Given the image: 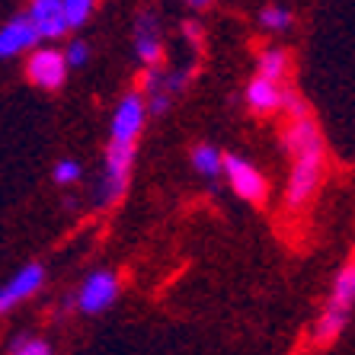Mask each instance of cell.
I'll return each instance as SVG.
<instances>
[{
	"label": "cell",
	"instance_id": "6da1fadb",
	"mask_svg": "<svg viewBox=\"0 0 355 355\" xmlns=\"http://www.w3.org/2000/svg\"><path fill=\"white\" fill-rule=\"evenodd\" d=\"M135 150L138 144H125V141H109L106 148V164H103V180H99V192L96 202L103 208L116 205L119 198L128 189L132 180V166H135Z\"/></svg>",
	"mask_w": 355,
	"mask_h": 355
},
{
	"label": "cell",
	"instance_id": "7a4b0ae2",
	"mask_svg": "<svg viewBox=\"0 0 355 355\" xmlns=\"http://www.w3.org/2000/svg\"><path fill=\"white\" fill-rule=\"evenodd\" d=\"M352 301H355V288H352V272L343 269L333 282V291L327 297V307L323 314L317 317V327H314V339L320 346H330L333 339L339 333L346 330V320H349V311H352Z\"/></svg>",
	"mask_w": 355,
	"mask_h": 355
},
{
	"label": "cell",
	"instance_id": "3957f363",
	"mask_svg": "<svg viewBox=\"0 0 355 355\" xmlns=\"http://www.w3.org/2000/svg\"><path fill=\"white\" fill-rule=\"evenodd\" d=\"M323 180V148H311L295 154V164H291L288 173V186H285V202L288 208H304L311 198L317 196Z\"/></svg>",
	"mask_w": 355,
	"mask_h": 355
},
{
	"label": "cell",
	"instance_id": "277c9868",
	"mask_svg": "<svg viewBox=\"0 0 355 355\" xmlns=\"http://www.w3.org/2000/svg\"><path fill=\"white\" fill-rule=\"evenodd\" d=\"M67 71H71V64H67L64 51L55 45H35L26 58V80L39 90H61L67 80Z\"/></svg>",
	"mask_w": 355,
	"mask_h": 355
},
{
	"label": "cell",
	"instance_id": "5b68a950",
	"mask_svg": "<svg viewBox=\"0 0 355 355\" xmlns=\"http://www.w3.org/2000/svg\"><path fill=\"white\" fill-rule=\"evenodd\" d=\"M186 87V74L182 71H164L160 64H148L144 77H141V96L148 103V116H164L173 96H180Z\"/></svg>",
	"mask_w": 355,
	"mask_h": 355
},
{
	"label": "cell",
	"instance_id": "8992f818",
	"mask_svg": "<svg viewBox=\"0 0 355 355\" xmlns=\"http://www.w3.org/2000/svg\"><path fill=\"white\" fill-rule=\"evenodd\" d=\"M221 173H224V180H227V186L234 189V196H240L243 202H250V205H259V202H266V196H269L266 176L259 173L250 160L240 157V154H224Z\"/></svg>",
	"mask_w": 355,
	"mask_h": 355
},
{
	"label": "cell",
	"instance_id": "52a82bcc",
	"mask_svg": "<svg viewBox=\"0 0 355 355\" xmlns=\"http://www.w3.org/2000/svg\"><path fill=\"white\" fill-rule=\"evenodd\" d=\"M116 297H119L116 272L99 269V272H90L87 279L80 282V288H77V295H74L71 304H74L80 314H103L106 307L116 304Z\"/></svg>",
	"mask_w": 355,
	"mask_h": 355
},
{
	"label": "cell",
	"instance_id": "ba28073f",
	"mask_svg": "<svg viewBox=\"0 0 355 355\" xmlns=\"http://www.w3.org/2000/svg\"><path fill=\"white\" fill-rule=\"evenodd\" d=\"M148 122V103L141 96V90L125 93L119 99L116 112H112V125H109V141H125V144H138L141 132Z\"/></svg>",
	"mask_w": 355,
	"mask_h": 355
},
{
	"label": "cell",
	"instance_id": "9c48e42d",
	"mask_svg": "<svg viewBox=\"0 0 355 355\" xmlns=\"http://www.w3.org/2000/svg\"><path fill=\"white\" fill-rule=\"evenodd\" d=\"M42 285H45V266L42 263H29L23 266L13 279H7L0 285V317L10 314L17 304L29 301L33 295H39Z\"/></svg>",
	"mask_w": 355,
	"mask_h": 355
},
{
	"label": "cell",
	"instance_id": "30bf717a",
	"mask_svg": "<svg viewBox=\"0 0 355 355\" xmlns=\"http://www.w3.org/2000/svg\"><path fill=\"white\" fill-rule=\"evenodd\" d=\"M39 33H35L29 13H17L10 17L7 23L0 26V58H17V55H26L39 45Z\"/></svg>",
	"mask_w": 355,
	"mask_h": 355
},
{
	"label": "cell",
	"instance_id": "8fae6325",
	"mask_svg": "<svg viewBox=\"0 0 355 355\" xmlns=\"http://www.w3.org/2000/svg\"><path fill=\"white\" fill-rule=\"evenodd\" d=\"M135 55H138V61L144 67L148 64H160V55H164V42H160V17L157 13H150V10H144V13H138V19H135Z\"/></svg>",
	"mask_w": 355,
	"mask_h": 355
},
{
	"label": "cell",
	"instance_id": "7c38bea8",
	"mask_svg": "<svg viewBox=\"0 0 355 355\" xmlns=\"http://www.w3.org/2000/svg\"><path fill=\"white\" fill-rule=\"evenodd\" d=\"M26 13H29V19H33L42 42H55V39H61V35H67V29H71L61 0H33Z\"/></svg>",
	"mask_w": 355,
	"mask_h": 355
},
{
	"label": "cell",
	"instance_id": "4fadbf2b",
	"mask_svg": "<svg viewBox=\"0 0 355 355\" xmlns=\"http://www.w3.org/2000/svg\"><path fill=\"white\" fill-rule=\"evenodd\" d=\"M282 148L288 150L291 157H295V154H301V150L323 148L320 128H317V122H314V116H311V112L288 119V125H285V135H282Z\"/></svg>",
	"mask_w": 355,
	"mask_h": 355
},
{
	"label": "cell",
	"instance_id": "5bb4252c",
	"mask_svg": "<svg viewBox=\"0 0 355 355\" xmlns=\"http://www.w3.org/2000/svg\"><path fill=\"white\" fill-rule=\"evenodd\" d=\"M282 87L275 80H266V77H253V80L247 83V93H243V99H247V109L253 112V116H272V112H279L282 109Z\"/></svg>",
	"mask_w": 355,
	"mask_h": 355
},
{
	"label": "cell",
	"instance_id": "9a60e30c",
	"mask_svg": "<svg viewBox=\"0 0 355 355\" xmlns=\"http://www.w3.org/2000/svg\"><path fill=\"white\" fill-rule=\"evenodd\" d=\"M221 164H224V154L215 144H196L192 148V166H196L198 176L215 180V176H221Z\"/></svg>",
	"mask_w": 355,
	"mask_h": 355
},
{
	"label": "cell",
	"instance_id": "2e32d148",
	"mask_svg": "<svg viewBox=\"0 0 355 355\" xmlns=\"http://www.w3.org/2000/svg\"><path fill=\"white\" fill-rule=\"evenodd\" d=\"M257 74L266 77V80H275L279 83L282 77L288 74V55L282 49H266L257 61Z\"/></svg>",
	"mask_w": 355,
	"mask_h": 355
},
{
	"label": "cell",
	"instance_id": "e0dca14e",
	"mask_svg": "<svg viewBox=\"0 0 355 355\" xmlns=\"http://www.w3.org/2000/svg\"><path fill=\"white\" fill-rule=\"evenodd\" d=\"M291 10L288 7H279V3H269V7L259 10V26H263L266 33H285L291 26Z\"/></svg>",
	"mask_w": 355,
	"mask_h": 355
},
{
	"label": "cell",
	"instance_id": "ac0fdd59",
	"mask_svg": "<svg viewBox=\"0 0 355 355\" xmlns=\"http://www.w3.org/2000/svg\"><path fill=\"white\" fill-rule=\"evenodd\" d=\"M99 0H61V7H64V17H67V26L71 29H80V26L90 23L93 10H96Z\"/></svg>",
	"mask_w": 355,
	"mask_h": 355
},
{
	"label": "cell",
	"instance_id": "d6986e66",
	"mask_svg": "<svg viewBox=\"0 0 355 355\" xmlns=\"http://www.w3.org/2000/svg\"><path fill=\"white\" fill-rule=\"evenodd\" d=\"M10 355H51V343L42 336L19 333V336L10 339Z\"/></svg>",
	"mask_w": 355,
	"mask_h": 355
},
{
	"label": "cell",
	"instance_id": "ffe728a7",
	"mask_svg": "<svg viewBox=\"0 0 355 355\" xmlns=\"http://www.w3.org/2000/svg\"><path fill=\"white\" fill-rule=\"evenodd\" d=\"M80 164L77 160H71V157H64V160H58L55 164V170H51V180L58 182V186H74V182H80Z\"/></svg>",
	"mask_w": 355,
	"mask_h": 355
},
{
	"label": "cell",
	"instance_id": "44dd1931",
	"mask_svg": "<svg viewBox=\"0 0 355 355\" xmlns=\"http://www.w3.org/2000/svg\"><path fill=\"white\" fill-rule=\"evenodd\" d=\"M64 58L71 67H83L87 61H90V45L83 39H71L67 42V49H64Z\"/></svg>",
	"mask_w": 355,
	"mask_h": 355
},
{
	"label": "cell",
	"instance_id": "7402d4cb",
	"mask_svg": "<svg viewBox=\"0 0 355 355\" xmlns=\"http://www.w3.org/2000/svg\"><path fill=\"white\" fill-rule=\"evenodd\" d=\"M182 3H186V7H192V10H208L215 0H182Z\"/></svg>",
	"mask_w": 355,
	"mask_h": 355
},
{
	"label": "cell",
	"instance_id": "603a6c76",
	"mask_svg": "<svg viewBox=\"0 0 355 355\" xmlns=\"http://www.w3.org/2000/svg\"><path fill=\"white\" fill-rule=\"evenodd\" d=\"M349 272H352V288H355V266H352V269H349Z\"/></svg>",
	"mask_w": 355,
	"mask_h": 355
}]
</instances>
